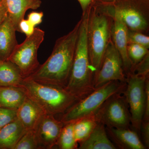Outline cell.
<instances>
[{
	"mask_svg": "<svg viewBox=\"0 0 149 149\" xmlns=\"http://www.w3.org/2000/svg\"><path fill=\"white\" fill-rule=\"evenodd\" d=\"M4 1V0H0V7L2 5Z\"/></svg>",
	"mask_w": 149,
	"mask_h": 149,
	"instance_id": "34",
	"label": "cell"
},
{
	"mask_svg": "<svg viewBox=\"0 0 149 149\" xmlns=\"http://www.w3.org/2000/svg\"><path fill=\"white\" fill-rule=\"evenodd\" d=\"M74 122L65 124L57 142L56 145L61 149H78L73 131Z\"/></svg>",
	"mask_w": 149,
	"mask_h": 149,
	"instance_id": "22",
	"label": "cell"
},
{
	"mask_svg": "<svg viewBox=\"0 0 149 149\" xmlns=\"http://www.w3.org/2000/svg\"><path fill=\"white\" fill-rule=\"evenodd\" d=\"M143 137V143L146 148H149V120H143L141 123V129Z\"/></svg>",
	"mask_w": 149,
	"mask_h": 149,
	"instance_id": "29",
	"label": "cell"
},
{
	"mask_svg": "<svg viewBox=\"0 0 149 149\" xmlns=\"http://www.w3.org/2000/svg\"><path fill=\"white\" fill-rule=\"evenodd\" d=\"M45 36L43 30L36 27L32 35L21 44H17L8 59L19 68L24 78L29 77L40 66L37 53Z\"/></svg>",
	"mask_w": 149,
	"mask_h": 149,
	"instance_id": "6",
	"label": "cell"
},
{
	"mask_svg": "<svg viewBox=\"0 0 149 149\" xmlns=\"http://www.w3.org/2000/svg\"><path fill=\"white\" fill-rule=\"evenodd\" d=\"M127 52L132 63V69L134 66L148 54L149 50L148 49L141 45L130 43L127 47Z\"/></svg>",
	"mask_w": 149,
	"mask_h": 149,
	"instance_id": "23",
	"label": "cell"
},
{
	"mask_svg": "<svg viewBox=\"0 0 149 149\" xmlns=\"http://www.w3.org/2000/svg\"><path fill=\"white\" fill-rule=\"evenodd\" d=\"M9 17L19 32V22L29 9H36L41 5L40 0H4Z\"/></svg>",
	"mask_w": 149,
	"mask_h": 149,
	"instance_id": "17",
	"label": "cell"
},
{
	"mask_svg": "<svg viewBox=\"0 0 149 149\" xmlns=\"http://www.w3.org/2000/svg\"><path fill=\"white\" fill-rule=\"evenodd\" d=\"M21 86L28 98L46 113L54 116L63 114L79 101L64 87L39 83L27 77L24 78Z\"/></svg>",
	"mask_w": 149,
	"mask_h": 149,
	"instance_id": "3",
	"label": "cell"
},
{
	"mask_svg": "<svg viewBox=\"0 0 149 149\" xmlns=\"http://www.w3.org/2000/svg\"><path fill=\"white\" fill-rule=\"evenodd\" d=\"M128 44L134 43L138 44L149 49V36L144 35L142 32L128 29Z\"/></svg>",
	"mask_w": 149,
	"mask_h": 149,
	"instance_id": "25",
	"label": "cell"
},
{
	"mask_svg": "<svg viewBox=\"0 0 149 149\" xmlns=\"http://www.w3.org/2000/svg\"><path fill=\"white\" fill-rule=\"evenodd\" d=\"M120 15L128 29L142 32L147 30L148 22L143 13L130 6L117 7L113 9Z\"/></svg>",
	"mask_w": 149,
	"mask_h": 149,
	"instance_id": "16",
	"label": "cell"
},
{
	"mask_svg": "<svg viewBox=\"0 0 149 149\" xmlns=\"http://www.w3.org/2000/svg\"><path fill=\"white\" fill-rule=\"evenodd\" d=\"M106 130L112 143L119 148L147 149L137 133L129 128H106Z\"/></svg>",
	"mask_w": 149,
	"mask_h": 149,
	"instance_id": "12",
	"label": "cell"
},
{
	"mask_svg": "<svg viewBox=\"0 0 149 149\" xmlns=\"http://www.w3.org/2000/svg\"><path fill=\"white\" fill-rule=\"evenodd\" d=\"M79 149H116V146L109 138L106 128L97 123L90 135L80 143Z\"/></svg>",
	"mask_w": 149,
	"mask_h": 149,
	"instance_id": "15",
	"label": "cell"
},
{
	"mask_svg": "<svg viewBox=\"0 0 149 149\" xmlns=\"http://www.w3.org/2000/svg\"><path fill=\"white\" fill-rule=\"evenodd\" d=\"M8 15L7 9L5 3L4 1L1 6L0 7V25Z\"/></svg>",
	"mask_w": 149,
	"mask_h": 149,
	"instance_id": "32",
	"label": "cell"
},
{
	"mask_svg": "<svg viewBox=\"0 0 149 149\" xmlns=\"http://www.w3.org/2000/svg\"><path fill=\"white\" fill-rule=\"evenodd\" d=\"M45 113L39 105L27 97L17 111V119L27 130H34Z\"/></svg>",
	"mask_w": 149,
	"mask_h": 149,
	"instance_id": "13",
	"label": "cell"
},
{
	"mask_svg": "<svg viewBox=\"0 0 149 149\" xmlns=\"http://www.w3.org/2000/svg\"><path fill=\"white\" fill-rule=\"evenodd\" d=\"M27 97L22 86L0 87V107L17 109Z\"/></svg>",
	"mask_w": 149,
	"mask_h": 149,
	"instance_id": "19",
	"label": "cell"
},
{
	"mask_svg": "<svg viewBox=\"0 0 149 149\" xmlns=\"http://www.w3.org/2000/svg\"><path fill=\"white\" fill-rule=\"evenodd\" d=\"M94 115L81 118L74 122L73 131L76 142L80 144L89 136L97 123Z\"/></svg>",
	"mask_w": 149,
	"mask_h": 149,
	"instance_id": "21",
	"label": "cell"
},
{
	"mask_svg": "<svg viewBox=\"0 0 149 149\" xmlns=\"http://www.w3.org/2000/svg\"><path fill=\"white\" fill-rule=\"evenodd\" d=\"M27 131L17 119L6 125L0 130V149H14Z\"/></svg>",
	"mask_w": 149,
	"mask_h": 149,
	"instance_id": "18",
	"label": "cell"
},
{
	"mask_svg": "<svg viewBox=\"0 0 149 149\" xmlns=\"http://www.w3.org/2000/svg\"><path fill=\"white\" fill-rule=\"evenodd\" d=\"M108 13L113 19L111 31L112 42L120 54L124 72L127 75L131 72L132 68V63L127 52L128 28L114 9Z\"/></svg>",
	"mask_w": 149,
	"mask_h": 149,
	"instance_id": "11",
	"label": "cell"
},
{
	"mask_svg": "<svg viewBox=\"0 0 149 149\" xmlns=\"http://www.w3.org/2000/svg\"><path fill=\"white\" fill-rule=\"evenodd\" d=\"M14 149H39L34 130H27Z\"/></svg>",
	"mask_w": 149,
	"mask_h": 149,
	"instance_id": "24",
	"label": "cell"
},
{
	"mask_svg": "<svg viewBox=\"0 0 149 149\" xmlns=\"http://www.w3.org/2000/svg\"><path fill=\"white\" fill-rule=\"evenodd\" d=\"M88 15V10L81 19L72 68L65 88L79 100L87 97L95 89L93 84L94 74L91 70L87 44Z\"/></svg>",
	"mask_w": 149,
	"mask_h": 149,
	"instance_id": "2",
	"label": "cell"
},
{
	"mask_svg": "<svg viewBox=\"0 0 149 149\" xmlns=\"http://www.w3.org/2000/svg\"><path fill=\"white\" fill-rule=\"evenodd\" d=\"M78 1L80 3L83 10V15H84L88 10V8L92 2V0H78Z\"/></svg>",
	"mask_w": 149,
	"mask_h": 149,
	"instance_id": "33",
	"label": "cell"
},
{
	"mask_svg": "<svg viewBox=\"0 0 149 149\" xmlns=\"http://www.w3.org/2000/svg\"><path fill=\"white\" fill-rule=\"evenodd\" d=\"M126 82L112 81L96 88L87 97L76 102L62 115L64 124L94 115L107 99L115 94L123 93Z\"/></svg>",
	"mask_w": 149,
	"mask_h": 149,
	"instance_id": "5",
	"label": "cell"
},
{
	"mask_svg": "<svg viewBox=\"0 0 149 149\" xmlns=\"http://www.w3.org/2000/svg\"><path fill=\"white\" fill-rule=\"evenodd\" d=\"M145 91H146V105L145 112L143 117V120H149V80L148 78L145 82ZM142 120V121H143Z\"/></svg>",
	"mask_w": 149,
	"mask_h": 149,
	"instance_id": "31",
	"label": "cell"
},
{
	"mask_svg": "<svg viewBox=\"0 0 149 149\" xmlns=\"http://www.w3.org/2000/svg\"><path fill=\"white\" fill-rule=\"evenodd\" d=\"M35 26L28 19H23L19 22V32L24 33L26 36H30L34 32Z\"/></svg>",
	"mask_w": 149,
	"mask_h": 149,
	"instance_id": "28",
	"label": "cell"
},
{
	"mask_svg": "<svg viewBox=\"0 0 149 149\" xmlns=\"http://www.w3.org/2000/svg\"><path fill=\"white\" fill-rule=\"evenodd\" d=\"M94 116L106 128H128L131 123L129 107L123 93L110 97Z\"/></svg>",
	"mask_w": 149,
	"mask_h": 149,
	"instance_id": "7",
	"label": "cell"
},
{
	"mask_svg": "<svg viewBox=\"0 0 149 149\" xmlns=\"http://www.w3.org/2000/svg\"><path fill=\"white\" fill-rule=\"evenodd\" d=\"M81 22L80 19L72 31L56 40L50 56L27 78L65 88L71 72Z\"/></svg>",
	"mask_w": 149,
	"mask_h": 149,
	"instance_id": "1",
	"label": "cell"
},
{
	"mask_svg": "<svg viewBox=\"0 0 149 149\" xmlns=\"http://www.w3.org/2000/svg\"><path fill=\"white\" fill-rule=\"evenodd\" d=\"M64 125L54 116L44 114L33 130L39 149H50L55 146Z\"/></svg>",
	"mask_w": 149,
	"mask_h": 149,
	"instance_id": "10",
	"label": "cell"
},
{
	"mask_svg": "<svg viewBox=\"0 0 149 149\" xmlns=\"http://www.w3.org/2000/svg\"><path fill=\"white\" fill-rule=\"evenodd\" d=\"M17 109L0 107V130L17 119Z\"/></svg>",
	"mask_w": 149,
	"mask_h": 149,
	"instance_id": "26",
	"label": "cell"
},
{
	"mask_svg": "<svg viewBox=\"0 0 149 149\" xmlns=\"http://www.w3.org/2000/svg\"><path fill=\"white\" fill-rule=\"evenodd\" d=\"M16 28L8 15L0 25V61L8 60L17 45Z\"/></svg>",
	"mask_w": 149,
	"mask_h": 149,
	"instance_id": "14",
	"label": "cell"
},
{
	"mask_svg": "<svg viewBox=\"0 0 149 149\" xmlns=\"http://www.w3.org/2000/svg\"><path fill=\"white\" fill-rule=\"evenodd\" d=\"M43 16L42 12H32L28 15L27 19L35 27L42 22Z\"/></svg>",
	"mask_w": 149,
	"mask_h": 149,
	"instance_id": "30",
	"label": "cell"
},
{
	"mask_svg": "<svg viewBox=\"0 0 149 149\" xmlns=\"http://www.w3.org/2000/svg\"><path fill=\"white\" fill-rule=\"evenodd\" d=\"M112 17L108 13L89 10L87 39L91 70L97 71L111 40Z\"/></svg>",
	"mask_w": 149,
	"mask_h": 149,
	"instance_id": "4",
	"label": "cell"
},
{
	"mask_svg": "<svg viewBox=\"0 0 149 149\" xmlns=\"http://www.w3.org/2000/svg\"><path fill=\"white\" fill-rule=\"evenodd\" d=\"M149 59L148 54L141 61L134 66L130 73H134L138 76L144 77L145 79L149 78Z\"/></svg>",
	"mask_w": 149,
	"mask_h": 149,
	"instance_id": "27",
	"label": "cell"
},
{
	"mask_svg": "<svg viewBox=\"0 0 149 149\" xmlns=\"http://www.w3.org/2000/svg\"><path fill=\"white\" fill-rule=\"evenodd\" d=\"M24 79L16 65L8 60L0 61V87L21 86Z\"/></svg>",
	"mask_w": 149,
	"mask_h": 149,
	"instance_id": "20",
	"label": "cell"
},
{
	"mask_svg": "<svg viewBox=\"0 0 149 149\" xmlns=\"http://www.w3.org/2000/svg\"><path fill=\"white\" fill-rule=\"evenodd\" d=\"M112 81L126 82L122 60L114 45L110 41L105 52L100 66L94 74L95 89Z\"/></svg>",
	"mask_w": 149,
	"mask_h": 149,
	"instance_id": "9",
	"label": "cell"
},
{
	"mask_svg": "<svg viewBox=\"0 0 149 149\" xmlns=\"http://www.w3.org/2000/svg\"><path fill=\"white\" fill-rule=\"evenodd\" d=\"M127 75L126 86L123 94L129 107L131 125L139 131L145 112L147 79L133 73Z\"/></svg>",
	"mask_w": 149,
	"mask_h": 149,
	"instance_id": "8",
	"label": "cell"
}]
</instances>
